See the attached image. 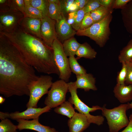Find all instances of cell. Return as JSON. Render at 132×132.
I'll list each match as a JSON object with an SVG mask.
<instances>
[{
  "label": "cell",
  "instance_id": "obj_1",
  "mask_svg": "<svg viewBox=\"0 0 132 132\" xmlns=\"http://www.w3.org/2000/svg\"><path fill=\"white\" fill-rule=\"evenodd\" d=\"M39 77L6 37L0 33V93L6 98L30 95L29 85Z\"/></svg>",
  "mask_w": 132,
  "mask_h": 132
},
{
  "label": "cell",
  "instance_id": "obj_2",
  "mask_svg": "<svg viewBox=\"0 0 132 132\" xmlns=\"http://www.w3.org/2000/svg\"><path fill=\"white\" fill-rule=\"evenodd\" d=\"M15 47L26 62L38 72L59 76L52 48L42 40L24 31L20 25L10 33L0 32Z\"/></svg>",
  "mask_w": 132,
  "mask_h": 132
},
{
  "label": "cell",
  "instance_id": "obj_3",
  "mask_svg": "<svg viewBox=\"0 0 132 132\" xmlns=\"http://www.w3.org/2000/svg\"><path fill=\"white\" fill-rule=\"evenodd\" d=\"M112 18L111 13L100 21L94 23L88 28L78 30L76 34L88 37L94 41L99 47H103L109 38L110 33L109 24Z\"/></svg>",
  "mask_w": 132,
  "mask_h": 132
},
{
  "label": "cell",
  "instance_id": "obj_4",
  "mask_svg": "<svg viewBox=\"0 0 132 132\" xmlns=\"http://www.w3.org/2000/svg\"><path fill=\"white\" fill-rule=\"evenodd\" d=\"M128 110L127 104H122L111 109H108L104 105L102 107L103 116L107 120L109 132H118L126 127L129 122L126 111Z\"/></svg>",
  "mask_w": 132,
  "mask_h": 132
},
{
  "label": "cell",
  "instance_id": "obj_5",
  "mask_svg": "<svg viewBox=\"0 0 132 132\" xmlns=\"http://www.w3.org/2000/svg\"><path fill=\"white\" fill-rule=\"evenodd\" d=\"M68 91L70 93L71 96L68 101L74 106V108L79 113L87 117L90 123L100 126L102 125L104 120L103 116H94L90 114V112L98 110H101L102 107L98 105L93 106L92 107H88L80 99L77 93V89L75 82H71L67 83Z\"/></svg>",
  "mask_w": 132,
  "mask_h": 132
},
{
  "label": "cell",
  "instance_id": "obj_6",
  "mask_svg": "<svg viewBox=\"0 0 132 132\" xmlns=\"http://www.w3.org/2000/svg\"><path fill=\"white\" fill-rule=\"evenodd\" d=\"M52 77L50 76L41 75L38 79L29 85V99L26 104L27 108H37L39 100L44 95L47 94L53 83Z\"/></svg>",
  "mask_w": 132,
  "mask_h": 132
},
{
  "label": "cell",
  "instance_id": "obj_7",
  "mask_svg": "<svg viewBox=\"0 0 132 132\" xmlns=\"http://www.w3.org/2000/svg\"><path fill=\"white\" fill-rule=\"evenodd\" d=\"M52 48L56 65L59 71V77L67 82L71 74L68 58L64 51L62 43L57 38L54 41Z\"/></svg>",
  "mask_w": 132,
  "mask_h": 132
},
{
  "label": "cell",
  "instance_id": "obj_8",
  "mask_svg": "<svg viewBox=\"0 0 132 132\" xmlns=\"http://www.w3.org/2000/svg\"><path fill=\"white\" fill-rule=\"evenodd\" d=\"M68 91L67 83L60 79L53 82L46 98L44 103L51 109L55 108L66 101Z\"/></svg>",
  "mask_w": 132,
  "mask_h": 132
},
{
  "label": "cell",
  "instance_id": "obj_9",
  "mask_svg": "<svg viewBox=\"0 0 132 132\" xmlns=\"http://www.w3.org/2000/svg\"><path fill=\"white\" fill-rule=\"evenodd\" d=\"M21 12L9 9L0 10V32H11L20 25L24 17Z\"/></svg>",
  "mask_w": 132,
  "mask_h": 132
},
{
  "label": "cell",
  "instance_id": "obj_10",
  "mask_svg": "<svg viewBox=\"0 0 132 132\" xmlns=\"http://www.w3.org/2000/svg\"><path fill=\"white\" fill-rule=\"evenodd\" d=\"M41 19V39L46 44L52 48L54 41L57 38L55 29L56 21L48 16Z\"/></svg>",
  "mask_w": 132,
  "mask_h": 132
},
{
  "label": "cell",
  "instance_id": "obj_11",
  "mask_svg": "<svg viewBox=\"0 0 132 132\" xmlns=\"http://www.w3.org/2000/svg\"><path fill=\"white\" fill-rule=\"evenodd\" d=\"M51 109L47 106H46L42 108H28L22 112L16 111L10 113V118L16 120L19 119L26 120L35 119L39 118V116L42 114L49 111Z\"/></svg>",
  "mask_w": 132,
  "mask_h": 132
},
{
  "label": "cell",
  "instance_id": "obj_12",
  "mask_svg": "<svg viewBox=\"0 0 132 132\" xmlns=\"http://www.w3.org/2000/svg\"><path fill=\"white\" fill-rule=\"evenodd\" d=\"M55 29L57 38L62 43L76 34L77 31L68 23L66 18L63 15L60 20L56 22Z\"/></svg>",
  "mask_w": 132,
  "mask_h": 132
},
{
  "label": "cell",
  "instance_id": "obj_13",
  "mask_svg": "<svg viewBox=\"0 0 132 132\" xmlns=\"http://www.w3.org/2000/svg\"><path fill=\"white\" fill-rule=\"evenodd\" d=\"M39 119L31 120L22 119L16 120L18 122V129L19 131L24 129L30 130L38 132H58L54 128L41 124L39 122Z\"/></svg>",
  "mask_w": 132,
  "mask_h": 132
},
{
  "label": "cell",
  "instance_id": "obj_14",
  "mask_svg": "<svg viewBox=\"0 0 132 132\" xmlns=\"http://www.w3.org/2000/svg\"><path fill=\"white\" fill-rule=\"evenodd\" d=\"M90 124L85 116L76 112L67 122L69 132H82L89 126Z\"/></svg>",
  "mask_w": 132,
  "mask_h": 132
},
{
  "label": "cell",
  "instance_id": "obj_15",
  "mask_svg": "<svg viewBox=\"0 0 132 132\" xmlns=\"http://www.w3.org/2000/svg\"><path fill=\"white\" fill-rule=\"evenodd\" d=\"M41 24L40 19L24 17L20 26L26 32L42 39L40 33Z\"/></svg>",
  "mask_w": 132,
  "mask_h": 132
},
{
  "label": "cell",
  "instance_id": "obj_16",
  "mask_svg": "<svg viewBox=\"0 0 132 132\" xmlns=\"http://www.w3.org/2000/svg\"><path fill=\"white\" fill-rule=\"evenodd\" d=\"M76 80L75 82L77 89H83L85 91L90 90L96 91L97 88L95 85V78L90 73H86L82 75L76 76Z\"/></svg>",
  "mask_w": 132,
  "mask_h": 132
},
{
  "label": "cell",
  "instance_id": "obj_17",
  "mask_svg": "<svg viewBox=\"0 0 132 132\" xmlns=\"http://www.w3.org/2000/svg\"><path fill=\"white\" fill-rule=\"evenodd\" d=\"M113 92L115 97L122 104L132 100V85L116 84L114 88Z\"/></svg>",
  "mask_w": 132,
  "mask_h": 132
},
{
  "label": "cell",
  "instance_id": "obj_18",
  "mask_svg": "<svg viewBox=\"0 0 132 132\" xmlns=\"http://www.w3.org/2000/svg\"><path fill=\"white\" fill-rule=\"evenodd\" d=\"M97 52L87 42L81 44L76 53L77 59L78 60L84 57L92 59L96 58Z\"/></svg>",
  "mask_w": 132,
  "mask_h": 132
},
{
  "label": "cell",
  "instance_id": "obj_19",
  "mask_svg": "<svg viewBox=\"0 0 132 132\" xmlns=\"http://www.w3.org/2000/svg\"><path fill=\"white\" fill-rule=\"evenodd\" d=\"M81 44L74 37L64 41L62 43L63 49L67 56H75Z\"/></svg>",
  "mask_w": 132,
  "mask_h": 132
},
{
  "label": "cell",
  "instance_id": "obj_20",
  "mask_svg": "<svg viewBox=\"0 0 132 132\" xmlns=\"http://www.w3.org/2000/svg\"><path fill=\"white\" fill-rule=\"evenodd\" d=\"M73 105V104L69 101H65L55 108L54 111L57 113L71 118L76 112L75 111V109Z\"/></svg>",
  "mask_w": 132,
  "mask_h": 132
},
{
  "label": "cell",
  "instance_id": "obj_21",
  "mask_svg": "<svg viewBox=\"0 0 132 132\" xmlns=\"http://www.w3.org/2000/svg\"><path fill=\"white\" fill-rule=\"evenodd\" d=\"M118 58L119 62L121 63L131 61L132 60V39L121 51Z\"/></svg>",
  "mask_w": 132,
  "mask_h": 132
},
{
  "label": "cell",
  "instance_id": "obj_22",
  "mask_svg": "<svg viewBox=\"0 0 132 132\" xmlns=\"http://www.w3.org/2000/svg\"><path fill=\"white\" fill-rule=\"evenodd\" d=\"M25 4V17L41 19L44 17L42 12L31 6L28 0H24Z\"/></svg>",
  "mask_w": 132,
  "mask_h": 132
},
{
  "label": "cell",
  "instance_id": "obj_23",
  "mask_svg": "<svg viewBox=\"0 0 132 132\" xmlns=\"http://www.w3.org/2000/svg\"><path fill=\"white\" fill-rule=\"evenodd\" d=\"M112 10H110L101 6L90 12V15L94 23L99 22L110 13Z\"/></svg>",
  "mask_w": 132,
  "mask_h": 132
},
{
  "label": "cell",
  "instance_id": "obj_24",
  "mask_svg": "<svg viewBox=\"0 0 132 132\" xmlns=\"http://www.w3.org/2000/svg\"><path fill=\"white\" fill-rule=\"evenodd\" d=\"M63 15L60 3L57 4L49 2L48 16L57 22L62 18Z\"/></svg>",
  "mask_w": 132,
  "mask_h": 132
},
{
  "label": "cell",
  "instance_id": "obj_25",
  "mask_svg": "<svg viewBox=\"0 0 132 132\" xmlns=\"http://www.w3.org/2000/svg\"><path fill=\"white\" fill-rule=\"evenodd\" d=\"M69 66L72 72L76 76L82 75L87 73L86 69L80 65L75 56H71L68 58Z\"/></svg>",
  "mask_w": 132,
  "mask_h": 132
},
{
  "label": "cell",
  "instance_id": "obj_26",
  "mask_svg": "<svg viewBox=\"0 0 132 132\" xmlns=\"http://www.w3.org/2000/svg\"><path fill=\"white\" fill-rule=\"evenodd\" d=\"M30 4L42 13L44 17L48 16L49 2L48 0H28Z\"/></svg>",
  "mask_w": 132,
  "mask_h": 132
},
{
  "label": "cell",
  "instance_id": "obj_27",
  "mask_svg": "<svg viewBox=\"0 0 132 132\" xmlns=\"http://www.w3.org/2000/svg\"><path fill=\"white\" fill-rule=\"evenodd\" d=\"M125 24L127 30L132 33V0L124 8Z\"/></svg>",
  "mask_w": 132,
  "mask_h": 132
},
{
  "label": "cell",
  "instance_id": "obj_28",
  "mask_svg": "<svg viewBox=\"0 0 132 132\" xmlns=\"http://www.w3.org/2000/svg\"><path fill=\"white\" fill-rule=\"evenodd\" d=\"M17 125H14L8 119L1 120L0 122V132H18Z\"/></svg>",
  "mask_w": 132,
  "mask_h": 132
},
{
  "label": "cell",
  "instance_id": "obj_29",
  "mask_svg": "<svg viewBox=\"0 0 132 132\" xmlns=\"http://www.w3.org/2000/svg\"><path fill=\"white\" fill-rule=\"evenodd\" d=\"M10 9L21 12L24 15L25 4L24 0H8Z\"/></svg>",
  "mask_w": 132,
  "mask_h": 132
},
{
  "label": "cell",
  "instance_id": "obj_30",
  "mask_svg": "<svg viewBox=\"0 0 132 132\" xmlns=\"http://www.w3.org/2000/svg\"><path fill=\"white\" fill-rule=\"evenodd\" d=\"M85 14L86 13L83 9L76 11L75 21L71 26L76 31L79 29Z\"/></svg>",
  "mask_w": 132,
  "mask_h": 132
},
{
  "label": "cell",
  "instance_id": "obj_31",
  "mask_svg": "<svg viewBox=\"0 0 132 132\" xmlns=\"http://www.w3.org/2000/svg\"><path fill=\"white\" fill-rule=\"evenodd\" d=\"M94 23V22L91 16L90 12L86 13L79 30H82L87 29L90 27Z\"/></svg>",
  "mask_w": 132,
  "mask_h": 132
},
{
  "label": "cell",
  "instance_id": "obj_32",
  "mask_svg": "<svg viewBox=\"0 0 132 132\" xmlns=\"http://www.w3.org/2000/svg\"><path fill=\"white\" fill-rule=\"evenodd\" d=\"M101 6L99 0H89L83 9L86 14L91 12Z\"/></svg>",
  "mask_w": 132,
  "mask_h": 132
},
{
  "label": "cell",
  "instance_id": "obj_33",
  "mask_svg": "<svg viewBox=\"0 0 132 132\" xmlns=\"http://www.w3.org/2000/svg\"><path fill=\"white\" fill-rule=\"evenodd\" d=\"M120 71L118 73L117 79V84H125L126 75V68L125 63H122Z\"/></svg>",
  "mask_w": 132,
  "mask_h": 132
},
{
  "label": "cell",
  "instance_id": "obj_34",
  "mask_svg": "<svg viewBox=\"0 0 132 132\" xmlns=\"http://www.w3.org/2000/svg\"><path fill=\"white\" fill-rule=\"evenodd\" d=\"M74 0H60V6L62 15L66 18L69 13V8Z\"/></svg>",
  "mask_w": 132,
  "mask_h": 132
},
{
  "label": "cell",
  "instance_id": "obj_35",
  "mask_svg": "<svg viewBox=\"0 0 132 132\" xmlns=\"http://www.w3.org/2000/svg\"><path fill=\"white\" fill-rule=\"evenodd\" d=\"M126 68V75L125 84L132 85V62L125 63Z\"/></svg>",
  "mask_w": 132,
  "mask_h": 132
},
{
  "label": "cell",
  "instance_id": "obj_36",
  "mask_svg": "<svg viewBox=\"0 0 132 132\" xmlns=\"http://www.w3.org/2000/svg\"><path fill=\"white\" fill-rule=\"evenodd\" d=\"M131 0H116L114 2L113 9L124 8Z\"/></svg>",
  "mask_w": 132,
  "mask_h": 132
},
{
  "label": "cell",
  "instance_id": "obj_37",
  "mask_svg": "<svg viewBox=\"0 0 132 132\" xmlns=\"http://www.w3.org/2000/svg\"><path fill=\"white\" fill-rule=\"evenodd\" d=\"M100 4L107 9L112 10L113 6L115 0H99Z\"/></svg>",
  "mask_w": 132,
  "mask_h": 132
},
{
  "label": "cell",
  "instance_id": "obj_38",
  "mask_svg": "<svg viewBox=\"0 0 132 132\" xmlns=\"http://www.w3.org/2000/svg\"><path fill=\"white\" fill-rule=\"evenodd\" d=\"M88 1L89 0H74V2L77 5L78 10L83 9Z\"/></svg>",
  "mask_w": 132,
  "mask_h": 132
},
{
  "label": "cell",
  "instance_id": "obj_39",
  "mask_svg": "<svg viewBox=\"0 0 132 132\" xmlns=\"http://www.w3.org/2000/svg\"><path fill=\"white\" fill-rule=\"evenodd\" d=\"M76 11L69 12L68 15L67 21L68 23L72 25L74 23Z\"/></svg>",
  "mask_w": 132,
  "mask_h": 132
},
{
  "label": "cell",
  "instance_id": "obj_40",
  "mask_svg": "<svg viewBox=\"0 0 132 132\" xmlns=\"http://www.w3.org/2000/svg\"><path fill=\"white\" fill-rule=\"evenodd\" d=\"M129 122L124 129L120 132H132V114H131L129 118Z\"/></svg>",
  "mask_w": 132,
  "mask_h": 132
},
{
  "label": "cell",
  "instance_id": "obj_41",
  "mask_svg": "<svg viewBox=\"0 0 132 132\" xmlns=\"http://www.w3.org/2000/svg\"><path fill=\"white\" fill-rule=\"evenodd\" d=\"M10 113L8 112H0V119L1 120L10 118Z\"/></svg>",
  "mask_w": 132,
  "mask_h": 132
},
{
  "label": "cell",
  "instance_id": "obj_42",
  "mask_svg": "<svg viewBox=\"0 0 132 132\" xmlns=\"http://www.w3.org/2000/svg\"><path fill=\"white\" fill-rule=\"evenodd\" d=\"M69 10V13L78 10L77 6L74 2L70 6Z\"/></svg>",
  "mask_w": 132,
  "mask_h": 132
},
{
  "label": "cell",
  "instance_id": "obj_43",
  "mask_svg": "<svg viewBox=\"0 0 132 132\" xmlns=\"http://www.w3.org/2000/svg\"><path fill=\"white\" fill-rule=\"evenodd\" d=\"M49 2L55 3L57 4L60 3V0H48Z\"/></svg>",
  "mask_w": 132,
  "mask_h": 132
},
{
  "label": "cell",
  "instance_id": "obj_44",
  "mask_svg": "<svg viewBox=\"0 0 132 132\" xmlns=\"http://www.w3.org/2000/svg\"><path fill=\"white\" fill-rule=\"evenodd\" d=\"M5 99L3 98L2 96H0V104H2L5 101Z\"/></svg>",
  "mask_w": 132,
  "mask_h": 132
},
{
  "label": "cell",
  "instance_id": "obj_45",
  "mask_svg": "<svg viewBox=\"0 0 132 132\" xmlns=\"http://www.w3.org/2000/svg\"><path fill=\"white\" fill-rule=\"evenodd\" d=\"M127 104L128 105V110L130 109H131L132 110V102L131 103L128 102Z\"/></svg>",
  "mask_w": 132,
  "mask_h": 132
},
{
  "label": "cell",
  "instance_id": "obj_46",
  "mask_svg": "<svg viewBox=\"0 0 132 132\" xmlns=\"http://www.w3.org/2000/svg\"><path fill=\"white\" fill-rule=\"evenodd\" d=\"M6 0H0V4L6 2Z\"/></svg>",
  "mask_w": 132,
  "mask_h": 132
},
{
  "label": "cell",
  "instance_id": "obj_47",
  "mask_svg": "<svg viewBox=\"0 0 132 132\" xmlns=\"http://www.w3.org/2000/svg\"><path fill=\"white\" fill-rule=\"evenodd\" d=\"M131 62H132V61H131Z\"/></svg>",
  "mask_w": 132,
  "mask_h": 132
}]
</instances>
